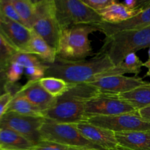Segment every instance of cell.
I'll return each instance as SVG.
<instances>
[{
  "label": "cell",
  "instance_id": "1",
  "mask_svg": "<svg viewBox=\"0 0 150 150\" xmlns=\"http://www.w3.org/2000/svg\"><path fill=\"white\" fill-rule=\"evenodd\" d=\"M45 77H54L70 85L89 83L100 73L114 66L108 56L98 52L93 58L67 60L57 57L53 63H45Z\"/></svg>",
  "mask_w": 150,
  "mask_h": 150
},
{
  "label": "cell",
  "instance_id": "2",
  "mask_svg": "<svg viewBox=\"0 0 150 150\" xmlns=\"http://www.w3.org/2000/svg\"><path fill=\"white\" fill-rule=\"evenodd\" d=\"M100 93L88 83L70 85L68 90L57 98V103L42 113L45 119L61 123L76 124L86 121L85 103Z\"/></svg>",
  "mask_w": 150,
  "mask_h": 150
},
{
  "label": "cell",
  "instance_id": "3",
  "mask_svg": "<svg viewBox=\"0 0 150 150\" xmlns=\"http://www.w3.org/2000/svg\"><path fill=\"white\" fill-rule=\"evenodd\" d=\"M150 46V26L138 29L122 31L105 37L99 52L108 57L114 66L126 56Z\"/></svg>",
  "mask_w": 150,
  "mask_h": 150
},
{
  "label": "cell",
  "instance_id": "4",
  "mask_svg": "<svg viewBox=\"0 0 150 150\" xmlns=\"http://www.w3.org/2000/svg\"><path fill=\"white\" fill-rule=\"evenodd\" d=\"M94 25H76L62 29L57 57L67 60H83L92 54L89 36L97 32Z\"/></svg>",
  "mask_w": 150,
  "mask_h": 150
},
{
  "label": "cell",
  "instance_id": "5",
  "mask_svg": "<svg viewBox=\"0 0 150 150\" xmlns=\"http://www.w3.org/2000/svg\"><path fill=\"white\" fill-rule=\"evenodd\" d=\"M40 133L42 140L55 142L72 149L105 150L86 139L74 124L57 122L45 118Z\"/></svg>",
  "mask_w": 150,
  "mask_h": 150
},
{
  "label": "cell",
  "instance_id": "6",
  "mask_svg": "<svg viewBox=\"0 0 150 150\" xmlns=\"http://www.w3.org/2000/svg\"><path fill=\"white\" fill-rule=\"evenodd\" d=\"M56 16L61 29L76 25H95L103 22L99 13L79 0H54Z\"/></svg>",
  "mask_w": 150,
  "mask_h": 150
},
{
  "label": "cell",
  "instance_id": "7",
  "mask_svg": "<svg viewBox=\"0 0 150 150\" xmlns=\"http://www.w3.org/2000/svg\"><path fill=\"white\" fill-rule=\"evenodd\" d=\"M32 30L57 53L62 29L56 16L54 0L35 1V16Z\"/></svg>",
  "mask_w": 150,
  "mask_h": 150
},
{
  "label": "cell",
  "instance_id": "8",
  "mask_svg": "<svg viewBox=\"0 0 150 150\" xmlns=\"http://www.w3.org/2000/svg\"><path fill=\"white\" fill-rule=\"evenodd\" d=\"M130 103L118 95L99 94L85 103L86 120L95 117H111L123 114L137 112Z\"/></svg>",
  "mask_w": 150,
  "mask_h": 150
},
{
  "label": "cell",
  "instance_id": "9",
  "mask_svg": "<svg viewBox=\"0 0 150 150\" xmlns=\"http://www.w3.org/2000/svg\"><path fill=\"white\" fill-rule=\"evenodd\" d=\"M86 121L114 133L150 131V122L143 120L139 116L138 111L111 117H91Z\"/></svg>",
  "mask_w": 150,
  "mask_h": 150
},
{
  "label": "cell",
  "instance_id": "10",
  "mask_svg": "<svg viewBox=\"0 0 150 150\" xmlns=\"http://www.w3.org/2000/svg\"><path fill=\"white\" fill-rule=\"evenodd\" d=\"M44 120L45 117H28L8 112L0 119V129L13 130L24 136L35 146L42 140L40 130Z\"/></svg>",
  "mask_w": 150,
  "mask_h": 150
},
{
  "label": "cell",
  "instance_id": "11",
  "mask_svg": "<svg viewBox=\"0 0 150 150\" xmlns=\"http://www.w3.org/2000/svg\"><path fill=\"white\" fill-rule=\"evenodd\" d=\"M148 83L149 82L145 81L142 78L135 76H112L98 79L88 83L96 88L100 94L119 95Z\"/></svg>",
  "mask_w": 150,
  "mask_h": 150
},
{
  "label": "cell",
  "instance_id": "12",
  "mask_svg": "<svg viewBox=\"0 0 150 150\" xmlns=\"http://www.w3.org/2000/svg\"><path fill=\"white\" fill-rule=\"evenodd\" d=\"M98 31L105 35L111 36L122 31L138 29L150 26V1H144L142 10L131 18L119 23H110L101 22L94 25Z\"/></svg>",
  "mask_w": 150,
  "mask_h": 150
},
{
  "label": "cell",
  "instance_id": "13",
  "mask_svg": "<svg viewBox=\"0 0 150 150\" xmlns=\"http://www.w3.org/2000/svg\"><path fill=\"white\" fill-rule=\"evenodd\" d=\"M0 32L18 51L25 52L32 36V30L0 14Z\"/></svg>",
  "mask_w": 150,
  "mask_h": 150
},
{
  "label": "cell",
  "instance_id": "14",
  "mask_svg": "<svg viewBox=\"0 0 150 150\" xmlns=\"http://www.w3.org/2000/svg\"><path fill=\"white\" fill-rule=\"evenodd\" d=\"M74 125L86 139L102 149L111 150L118 146L114 132L94 125L86 121Z\"/></svg>",
  "mask_w": 150,
  "mask_h": 150
},
{
  "label": "cell",
  "instance_id": "15",
  "mask_svg": "<svg viewBox=\"0 0 150 150\" xmlns=\"http://www.w3.org/2000/svg\"><path fill=\"white\" fill-rule=\"evenodd\" d=\"M17 94L25 97L42 113L54 106L57 101V98L51 96L41 86L39 81H28Z\"/></svg>",
  "mask_w": 150,
  "mask_h": 150
},
{
  "label": "cell",
  "instance_id": "16",
  "mask_svg": "<svg viewBox=\"0 0 150 150\" xmlns=\"http://www.w3.org/2000/svg\"><path fill=\"white\" fill-rule=\"evenodd\" d=\"M118 146L128 150H150V131L115 133Z\"/></svg>",
  "mask_w": 150,
  "mask_h": 150
},
{
  "label": "cell",
  "instance_id": "17",
  "mask_svg": "<svg viewBox=\"0 0 150 150\" xmlns=\"http://www.w3.org/2000/svg\"><path fill=\"white\" fill-rule=\"evenodd\" d=\"M143 63L136 53H131L126 56L123 61L119 64L113 66L105 71L97 75L91 82L101 78L112 76H124V74L126 73H133L135 75V77H137L138 75L142 71Z\"/></svg>",
  "mask_w": 150,
  "mask_h": 150
},
{
  "label": "cell",
  "instance_id": "18",
  "mask_svg": "<svg viewBox=\"0 0 150 150\" xmlns=\"http://www.w3.org/2000/svg\"><path fill=\"white\" fill-rule=\"evenodd\" d=\"M143 5L137 9H130L125 6L122 3H120L114 0L113 2L108 7L98 13L102 17L104 22L110 23H119L125 21L138 14L142 10Z\"/></svg>",
  "mask_w": 150,
  "mask_h": 150
},
{
  "label": "cell",
  "instance_id": "19",
  "mask_svg": "<svg viewBox=\"0 0 150 150\" xmlns=\"http://www.w3.org/2000/svg\"><path fill=\"white\" fill-rule=\"evenodd\" d=\"M24 53L33 54L45 63H53L57 57L54 48L32 30V36Z\"/></svg>",
  "mask_w": 150,
  "mask_h": 150
},
{
  "label": "cell",
  "instance_id": "20",
  "mask_svg": "<svg viewBox=\"0 0 150 150\" xmlns=\"http://www.w3.org/2000/svg\"><path fill=\"white\" fill-rule=\"evenodd\" d=\"M34 146L22 135L9 129H0V147L3 150H32Z\"/></svg>",
  "mask_w": 150,
  "mask_h": 150
},
{
  "label": "cell",
  "instance_id": "21",
  "mask_svg": "<svg viewBox=\"0 0 150 150\" xmlns=\"http://www.w3.org/2000/svg\"><path fill=\"white\" fill-rule=\"evenodd\" d=\"M136 110L150 105V83L138 86L130 92L118 95Z\"/></svg>",
  "mask_w": 150,
  "mask_h": 150
},
{
  "label": "cell",
  "instance_id": "22",
  "mask_svg": "<svg viewBox=\"0 0 150 150\" xmlns=\"http://www.w3.org/2000/svg\"><path fill=\"white\" fill-rule=\"evenodd\" d=\"M13 112L28 117H44L42 112L25 97L16 94L10 101L6 113Z\"/></svg>",
  "mask_w": 150,
  "mask_h": 150
},
{
  "label": "cell",
  "instance_id": "23",
  "mask_svg": "<svg viewBox=\"0 0 150 150\" xmlns=\"http://www.w3.org/2000/svg\"><path fill=\"white\" fill-rule=\"evenodd\" d=\"M23 25L32 30L35 16V1L11 0Z\"/></svg>",
  "mask_w": 150,
  "mask_h": 150
},
{
  "label": "cell",
  "instance_id": "24",
  "mask_svg": "<svg viewBox=\"0 0 150 150\" xmlns=\"http://www.w3.org/2000/svg\"><path fill=\"white\" fill-rule=\"evenodd\" d=\"M39 83L48 94L56 98L64 95L70 88V84L64 81L54 77H43L40 79Z\"/></svg>",
  "mask_w": 150,
  "mask_h": 150
},
{
  "label": "cell",
  "instance_id": "25",
  "mask_svg": "<svg viewBox=\"0 0 150 150\" xmlns=\"http://www.w3.org/2000/svg\"><path fill=\"white\" fill-rule=\"evenodd\" d=\"M18 52L0 32V67L7 70L13 56Z\"/></svg>",
  "mask_w": 150,
  "mask_h": 150
},
{
  "label": "cell",
  "instance_id": "26",
  "mask_svg": "<svg viewBox=\"0 0 150 150\" xmlns=\"http://www.w3.org/2000/svg\"><path fill=\"white\" fill-rule=\"evenodd\" d=\"M11 62L17 63L24 68L30 67H40L45 64V62H43L36 56L28 53L21 52V51H18L13 56L11 59Z\"/></svg>",
  "mask_w": 150,
  "mask_h": 150
},
{
  "label": "cell",
  "instance_id": "27",
  "mask_svg": "<svg viewBox=\"0 0 150 150\" xmlns=\"http://www.w3.org/2000/svg\"><path fill=\"white\" fill-rule=\"evenodd\" d=\"M0 14L10 20L23 25L11 0H0Z\"/></svg>",
  "mask_w": 150,
  "mask_h": 150
},
{
  "label": "cell",
  "instance_id": "28",
  "mask_svg": "<svg viewBox=\"0 0 150 150\" xmlns=\"http://www.w3.org/2000/svg\"><path fill=\"white\" fill-rule=\"evenodd\" d=\"M8 82L17 83L24 74V67L15 62H11L6 70Z\"/></svg>",
  "mask_w": 150,
  "mask_h": 150
},
{
  "label": "cell",
  "instance_id": "29",
  "mask_svg": "<svg viewBox=\"0 0 150 150\" xmlns=\"http://www.w3.org/2000/svg\"><path fill=\"white\" fill-rule=\"evenodd\" d=\"M46 70V64L40 67H30L24 68V75L28 79V81H39L40 79L45 77V73Z\"/></svg>",
  "mask_w": 150,
  "mask_h": 150
},
{
  "label": "cell",
  "instance_id": "30",
  "mask_svg": "<svg viewBox=\"0 0 150 150\" xmlns=\"http://www.w3.org/2000/svg\"><path fill=\"white\" fill-rule=\"evenodd\" d=\"M32 150H75L74 149L55 143L53 142L41 140Z\"/></svg>",
  "mask_w": 150,
  "mask_h": 150
},
{
  "label": "cell",
  "instance_id": "31",
  "mask_svg": "<svg viewBox=\"0 0 150 150\" xmlns=\"http://www.w3.org/2000/svg\"><path fill=\"white\" fill-rule=\"evenodd\" d=\"M86 5L97 13L103 10L113 2L114 0H81Z\"/></svg>",
  "mask_w": 150,
  "mask_h": 150
},
{
  "label": "cell",
  "instance_id": "32",
  "mask_svg": "<svg viewBox=\"0 0 150 150\" xmlns=\"http://www.w3.org/2000/svg\"><path fill=\"white\" fill-rule=\"evenodd\" d=\"M13 98L10 93H5L0 96V119L6 114L7 107Z\"/></svg>",
  "mask_w": 150,
  "mask_h": 150
},
{
  "label": "cell",
  "instance_id": "33",
  "mask_svg": "<svg viewBox=\"0 0 150 150\" xmlns=\"http://www.w3.org/2000/svg\"><path fill=\"white\" fill-rule=\"evenodd\" d=\"M8 80H7L6 70L0 67V96L6 93V86H7Z\"/></svg>",
  "mask_w": 150,
  "mask_h": 150
},
{
  "label": "cell",
  "instance_id": "34",
  "mask_svg": "<svg viewBox=\"0 0 150 150\" xmlns=\"http://www.w3.org/2000/svg\"><path fill=\"white\" fill-rule=\"evenodd\" d=\"M138 113L143 120L150 122V105L138 110Z\"/></svg>",
  "mask_w": 150,
  "mask_h": 150
},
{
  "label": "cell",
  "instance_id": "35",
  "mask_svg": "<svg viewBox=\"0 0 150 150\" xmlns=\"http://www.w3.org/2000/svg\"><path fill=\"white\" fill-rule=\"evenodd\" d=\"M149 51H148V56H149V58L148 60L145 62L143 63V67H145L147 68V72L145 74L144 77H150V46L149 47Z\"/></svg>",
  "mask_w": 150,
  "mask_h": 150
},
{
  "label": "cell",
  "instance_id": "36",
  "mask_svg": "<svg viewBox=\"0 0 150 150\" xmlns=\"http://www.w3.org/2000/svg\"><path fill=\"white\" fill-rule=\"evenodd\" d=\"M111 150H128V149H124V148L122 147H120V146H117V148H115V149H111Z\"/></svg>",
  "mask_w": 150,
  "mask_h": 150
},
{
  "label": "cell",
  "instance_id": "37",
  "mask_svg": "<svg viewBox=\"0 0 150 150\" xmlns=\"http://www.w3.org/2000/svg\"><path fill=\"white\" fill-rule=\"evenodd\" d=\"M75 150H86V149H75Z\"/></svg>",
  "mask_w": 150,
  "mask_h": 150
},
{
  "label": "cell",
  "instance_id": "38",
  "mask_svg": "<svg viewBox=\"0 0 150 150\" xmlns=\"http://www.w3.org/2000/svg\"><path fill=\"white\" fill-rule=\"evenodd\" d=\"M0 150H3V149H1V147H0Z\"/></svg>",
  "mask_w": 150,
  "mask_h": 150
}]
</instances>
